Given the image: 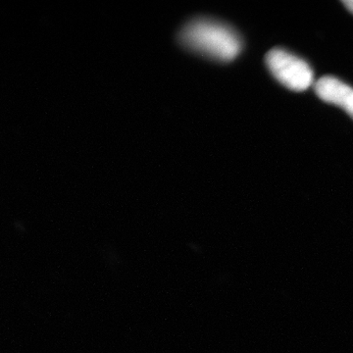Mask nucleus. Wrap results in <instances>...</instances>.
Masks as SVG:
<instances>
[{"mask_svg": "<svg viewBox=\"0 0 353 353\" xmlns=\"http://www.w3.org/2000/svg\"><path fill=\"white\" fill-rule=\"evenodd\" d=\"M266 65L279 82L294 92L307 90L314 80L308 63L281 48H274L267 53Z\"/></svg>", "mask_w": 353, "mask_h": 353, "instance_id": "f03ea898", "label": "nucleus"}, {"mask_svg": "<svg viewBox=\"0 0 353 353\" xmlns=\"http://www.w3.org/2000/svg\"><path fill=\"white\" fill-rule=\"evenodd\" d=\"M179 39L185 48L220 61L233 60L241 50L240 37L233 29L203 18L183 26Z\"/></svg>", "mask_w": 353, "mask_h": 353, "instance_id": "f257e3e1", "label": "nucleus"}, {"mask_svg": "<svg viewBox=\"0 0 353 353\" xmlns=\"http://www.w3.org/2000/svg\"><path fill=\"white\" fill-rule=\"evenodd\" d=\"M316 94L322 101L334 104L345 111L353 119V88L338 78L322 77L315 83Z\"/></svg>", "mask_w": 353, "mask_h": 353, "instance_id": "7ed1b4c3", "label": "nucleus"}, {"mask_svg": "<svg viewBox=\"0 0 353 353\" xmlns=\"http://www.w3.org/2000/svg\"><path fill=\"white\" fill-rule=\"evenodd\" d=\"M343 3L353 14V0H343Z\"/></svg>", "mask_w": 353, "mask_h": 353, "instance_id": "20e7f679", "label": "nucleus"}]
</instances>
